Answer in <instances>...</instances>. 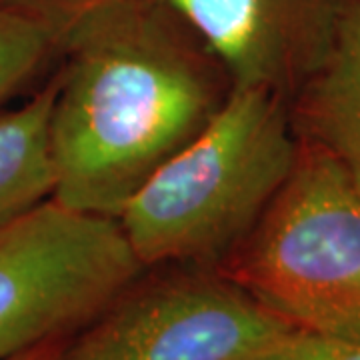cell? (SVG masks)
Instances as JSON below:
<instances>
[{"mask_svg": "<svg viewBox=\"0 0 360 360\" xmlns=\"http://www.w3.org/2000/svg\"><path fill=\"white\" fill-rule=\"evenodd\" d=\"M288 110L298 142L326 156L360 193V0H340L326 54Z\"/></svg>", "mask_w": 360, "mask_h": 360, "instance_id": "7", "label": "cell"}, {"mask_svg": "<svg viewBox=\"0 0 360 360\" xmlns=\"http://www.w3.org/2000/svg\"><path fill=\"white\" fill-rule=\"evenodd\" d=\"M243 360H360V342L290 326Z\"/></svg>", "mask_w": 360, "mask_h": 360, "instance_id": "10", "label": "cell"}, {"mask_svg": "<svg viewBox=\"0 0 360 360\" xmlns=\"http://www.w3.org/2000/svg\"><path fill=\"white\" fill-rule=\"evenodd\" d=\"M115 217L49 196L0 226V360L84 328L142 272Z\"/></svg>", "mask_w": 360, "mask_h": 360, "instance_id": "4", "label": "cell"}, {"mask_svg": "<svg viewBox=\"0 0 360 360\" xmlns=\"http://www.w3.org/2000/svg\"><path fill=\"white\" fill-rule=\"evenodd\" d=\"M214 270L295 328L360 342V193L298 142L283 188Z\"/></svg>", "mask_w": 360, "mask_h": 360, "instance_id": "3", "label": "cell"}, {"mask_svg": "<svg viewBox=\"0 0 360 360\" xmlns=\"http://www.w3.org/2000/svg\"><path fill=\"white\" fill-rule=\"evenodd\" d=\"M298 156L288 101L231 86L219 112L118 212L142 266L217 264L255 229Z\"/></svg>", "mask_w": 360, "mask_h": 360, "instance_id": "2", "label": "cell"}, {"mask_svg": "<svg viewBox=\"0 0 360 360\" xmlns=\"http://www.w3.org/2000/svg\"><path fill=\"white\" fill-rule=\"evenodd\" d=\"M49 122L63 205L118 217L158 168L210 122L231 82L155 0H103L60 37Z\"/></svg>", "mask_w": 360, "mask_h": 360, "instance_id": "1", "label": "cell"}, {"mask_svg": "<svg viewBox=\"0 0 360 360\" xmlns=\"http://www.w3.org/2000/svg\"><path fill=\"white\" fill-rule=\"evenodd\" d=\"M290 328L219 270L129 288L56 360H243Z\"/></svg>", "mask_w": 360, "mask_h": 360, "instance_id": "5", "label": "cell"}, {"mask_svg": "<svg viewBox=\"0 0 360 360\" xmlns=\"http://www.w3.org/2000/svg\"><path fill=\"white\" fill-rule=\"evenodd\" d=\"M60 350V340L56 342H46V345H40V347L28 348L22 350L18 354H13L4 360H56V354Z\"/></svg>", "mask_w": 360, "mask_h": 360, "instance_id": "12", "label": "cell"}, {"mask_svg": "<svg viewBox=\"0 0 360 360\" xmlns=\"http://www.w3.org/2000/svg\"><path fill=\"white\" fill-rule=\"evenodd\" d=\"M54 80L25 104L0 110V226L54 193L49 122Z\"/></svg>", "mask_w": 360, "mask_h": 360, "instance_id": "8", "label": "cell"}, {"mask_svg": "<svg viewBox=\"0 0 360 360\" xmlns=\"http://www.w3.org/2000/svg\"><path fill=\"white\" fill-rule=\"evenodd\" d=\"M0 2L16 4L26 11L40 14L65 32L66 26L75 18H78L80 14L86 13L89 8L96 6L103 0H0Z\"/></svg>", "mask_w": 360, "mask_h": 360, "instance_id": "11", "label": "cell"}, {"mask_svg": "<svg viewBox=\"0 0 360 360\" xmlns=\"http://www.w3.org/2000/svg\"><path fill=\"white\" fill-rule=\"evenodd\" d=\"M63 30L40 14L0 2V106L39 75Z\"/></svg>", "mask_w": 360, "mask_h": 360, "instance_id": "9", "label": "cell"}, {"mask_svg": "<svg viewBox=\"0 0 360 360\" xmlns=\"http://www.w3.org/2000/svg\"><path fill=\"white\" fill-rule=\"evenodd\" d=\"M214 56L231 86L290 101L321 65L340 0H155Z\"/></svg>", "mask_w": 360, "mask_h": 360, "instance_id": "6", "label": "cell"}]
</instances>
